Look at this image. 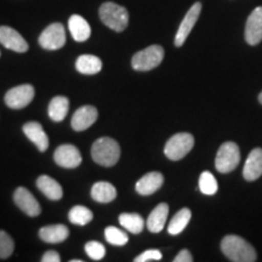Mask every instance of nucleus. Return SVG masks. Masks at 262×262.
Returning <instances> with one entry per match:
<instances>
[{
    "label": "nucleus",
    "instance_id": "obj_27",
    "mask_svg": "<svg viewBox=\"0 0 262 262\" xmlns=\"http://www.w3.org/2000/svg\"><path fill=\"white\" fill-rule=\"evenodd\" d=\"M119 224L126 231L134 234H139L145 227V221L139 214H122L119 216Z\"/></svg>",
    "mask_w": 262,
    "mask_h": 262
},
{
    "label": "nucleus",
    "instance_id": "obj_21",
    "mask_svg": "<svg viewBox=\"0 0 262 262\" xmlns=\"http://www.w3.org/2000/svg\"><path fill=\"white\" fill-rule=\"evenodd\" d=\"M37 187L50 201H60L63 195V191H62L60 183L48 175L39 176L37 180Z\"/></svg>",
    "mask_w": 262,
    "mask_h": 262
},
{
    "label": "nucleus",
    "instance_id": "obj_32",
    "mask_svg": "<svg viewBox=\"0 0 262 262\" xmlns=\"http://www.w3.org/2000/svg\"><path fill=\"white\" fill-rule=\"evenodd\" d=\"M162 260V253L157 249H150V250H146L139 256L135 257V262H148V261H159Z\"/></svg>",
    "mask_w": 262,
    "mask_h": 262
},
{
    "label": "nucleus",
    "instance_id": "obj_35",
    "mask_svg": "<svg viewBox=\"0 0 262 262\" xmlns=\"http://www.w3.org/2000/svg\"><path fill=\"white\" fill-rule=\"evenodd\" d=\"M258 101H260V103L262 104V91L260 93V95H258Z\"/></svg>",
    "mask_w": 262,
    "mask_h": 262
},
{
    "label": "nucleus",
    "instance_id": "obj_5",
    "mask_svg": "<svg viewBox=\"0 0 262 262\" xmlns=\"http://www.w3.org/2000/svg\"><path fill=\"white\" fill-rule=\"evenodd\" d=\"M194 146V137L188 133H179L170 137L165 147L164 155L170 160H180L191 152Z\"/></svg>",
    "mask_w": 262,
    "mask_h": 262
},
{
    "label": "nucleus",
    "instance_id": "obj_1",
    "mask_svg": "<svg viewBox=\"0 0 262 262\" xmlns=\"http://www.w3.org/2000/svg\"><path fill=\"white\" fill-rule=\"evenodd\" d=\"M221 250L228 260L233 262L256 261V251L253 245L238 235H226L221 242Z\"/></svg>",
    "mask_w": 262,
    "mask_h": 262
},
{
    "label": "nucleus",
    "instance_id": "obj_25",
    "mask_svg": "<svg viewBox=\"0 0 262 262\" xmlns=\"http://www.w3.org/2000/svg\"><path fill=\"white\" fill-rule=\"evenodd\" d=\"M192 217V212L188 208H183L179 212H176V215L173 216L170 221L168 232L171 235H178L183 232V229L187 227Z\"/></svg>",
    "mask_w": 262,
    "mask_h": 262
},
{
    "label": "nucleus",
    "instance_id": "obj_13",
    "mask_svg": "<svg viewBox=\"0 0 262 262\" xmlns=\"http://www.w3.org/2000/svg\"><path fill=\"white\" fill-rule=\"evenodd\" d=\"M245 40L249 45H257L262 40V6L249 15L245 25Z\"/></svg>",
    "mask_w": 262,
    "mask_h": 262
},
{
    "label": "nucleus",
    "instance_id": "obj_33",
    "mask_svg": "<svg viewBox=\"0 0 262 262\" xmlns=\"http://www.w3.org/2000/svg\"><path fill=\"white\" fill-rule=\"evenodd\" d=\"M192 261H193V256L187 249H183V250L180 251V253L176 255V257L173 258V262H192Z\"/></svg>",
    "mask_w": 262,
    "mask_h": 262
},
{
    "label": "nucleus",
    "instance_id": "obj_10",
    "mask_svg": "<svg viewBox=\"0 0 262 262\" xmlns=\"http://www.w3.org/2000/svg\"><path fill=\"white\" fill-rule=\"evenodd\" d=\"M0 44L9 50L19 54H24L29 48L25 38L16 29L8 26H0Z\"/></svg>",
    "mask_w": 262,
    "mask_h": 262
},
{
    "label": "nucleus",
    "instance_id": "obj_6",
    "mask_svg": "<svg viewBox=\"0 0 262 262\" xmlns=\"http://www.w3.org/2000/svg\"><path fill=\"white\" fill-rule=\"evenodd\" d=\"M241 162V152L237 143L228 141L225 142L217 150L215 159V166L219 172L227 173L233 171Z\"/></svg>",
    "mask_w": 262,
    "mask_h": 262
},
{
    "label": "nucleus",
    "instance_id": "obj_17",
    "mask_svg": "<svg viewBox=\"0 0 262 262\" xmlns=\"http://www.w3.org/2000/svg\"><path fill=\"white\" fill-rule=\"evenodd\" d=\"M24 133L40 152H45L49 148V137L38 122L26 123L24 125Z\"/></svg>",
    "mask_w": 262,
    "mask_h": 262
},
{
    "label": "nucleus",
    "instance_id": "obj_19",
    "mask_svg": "<svg viewBox=\"0 0 262 262\" xmlns=\"http://www.w3.org/2000/svg\"><path fill=\"white\" fill-rule=\"evenodd\" d=\"M70 235V229L64 225H50L45 226L39 231V237L45 243L57 244L64 242Z\"/></svg>",
    "mask_w": 262,
    "mask_h": 262
},
{
    "label": "nucleus",
    "instance_id": "obj_20",
    "mask_svg": "<svg viewBox=\"0 0 262 262\" xmlns=\"http://www.w3.org/2000/svg\"><path fill=\"white\" fill-rule=\"evenodd\" d=\"M169 215V205L166 203H160L153 209L148 219H147V228L152 233H159L165 226L166 219Z\"/></svg>",
    "mask_w": 262,
    "mask_h": 262
},
{
    "label": "nucleus",
    "instance_id": "obj_12",
    "mask_svg": "<svg viewBox=\"0 0 262 262\" xmlns=\"http://www.w3.org/2000/svg\"><path fill=\"white\" fill-rule=\"evenodd\" d=\"M14 202L26 215L31 216V217H35V216L40 215V205H39L37 199L34 198V195L27 188L18 187L16 189L14 193Z\"/></svg>",
    "mask_w": 262,
    "mask_h": 262
},
{
    "label": "nucleus",
    "instance_id": "obj_18",
    "mask_svg": "<svg viewBox=\"0 0 262 262\" xmlns=\"http://www.w3.org/2000/svg\"><path fill=\"white\" fill-rule=\"evenodd\" d=\"M68 28H70L72 38L78 42L86 41L91 35L90 25L80 15L71 16L70 19H68Z\"/></svg>",
    "mask_w": 262,
    "mask_h": 262
},
{
    "label": "nucleus",
    "instance_id": "obj_23",
    "mask_svg": "<svg viewBox=\"0 0 262 262\" xmlns=\"http://www.w3.org/2000/svg\"><path fill=\"white\" fill-rule=\"evenodd\" d=\"M68 110H70V100L64 96H56L49 103L48 113L51 120L58 123L67 117Z\"/></svg>",
    "mask_w": 262,
    "mask_h": 262
},
{
    "label": "nucleus",
    "instance_id": "obj_15",
    "mask_svg": "<svg viewBox=\"0 0 262 262\" xmlns=\"http://www.w3.org/2000/svg\"><path fill=\"white\" fill-rule=\"evenodd\" d=\"M164 183V176L158 171H152L142 176L136 182V192L141 195H150L162 187Z\"/></svg>",
    "mask_w": 262,
    "mask_h": 262
},
{
    "label": "nucleus",
    "instance_id": "obj_7",
    "mask_svg": "<svg viewBox=\"0 0 262 262\" xmlns=\"http://www.w3.org/2000/svg\"><path fill=\"white\" fill-rule=\"evenodd\" d=\"M39 45L45 50H58L66 44V32L63 25L55 22L48 26L39 35Z\"/></svg>",
    "mask_w": 262,
    "mask_h": 262
},
{
    "label": "nucleus",
    "instance_id": "obj_28",
    "mask_svg": "<svg viewBox=\"0 0 262 262\" xmlns=\"http://www.w3.org/2000/svg\"><path fill=\"white\" fill-rule=\"evenodd\" d=\"M104 237H106L108 243L116 245V247H123L129 241V237L125 232L123 229L114 227V226H110L104 229Z\"/></svg>",
    "mask_w": 262,
    "mask_h": 262
},
{
    "label": "nucleus",
    "instance_id": "obj_34",
    "mask_svg": "<svg viewBox=\"0 0 262 262\" xmlns=\"http://www.w3.org/2000/svg\"><path fill=\"white\" fill-rule=\"evenodd\" d=\"M41 261L42 262H60L61 257H60V254H58L57 251L50 250V251H47V253L42 255Z\"/></svg>",
    "mask_w": 262,
    "mask_h": 262
},
{
    "label": "nucleus",
    "instance_id": "obj_16",
    "mask_svg": "<svg viewBox=\"0 0 262 262\" xmlns=\"http://www.w3.org/2000/svg\"><path fill=\"white\" fill-rule=\"evenodd\" d=\"M262 175V149L255 148L245 160L243 176L247 181H255Z\"/></svg>",
    "mask_w": 262,
    "mask_h": 262
},
{
    "label": "nucleus",
    "instance_id": "obj_30",
    "mask_svg": "<svg viewBox=\"0 0 262 262\" xmlns=\"http://www.w3.org/2000/svg\"><path fill=\"white\" fill-rule=\"evenodd\" d=\"M14 239L5 231H0V258H8L14 253Z\"/></svg>",
    "mask_w": 262,
    "mask_h": 262
},
{
    "label": "nucleus",
    "instance_id": "obj_11",
    "mask_svg": "<svg viewBox=\"0 0 262 262\" xmlns=\"http://www.w3.org/2000/svg\"><path fill=\"white\" fill-rule=\"evenodd\" d=\"M54 159L57 165L64 169L78 168L81 163L79 149L73 145H62L55 150Z\"/></svg>",
    "mask_w": 262,
    "mask_h": 262
},
{
    "label": "nucleus",
    "instance_id": "obj_29",
    "mask_svg": "<svg viewBox=\"0 0 262 262\" xmlns=\"http://www.w3.org/2000/svg\"><path fill=\"white\" fill-rule=\"evenodd\" d=\"M217 188L219 186L215 176L209 171L202 172L201 178H199V189L203 194L214 195L217 192Z\"/></svg>",
    "mask_w": 262,
    "mask_h": 262
},
{
    "label": "nucleus",
    "instance_id": "obj_4",
    "mask_svg": "<svg viewBox=\"0 0 262 262\" xmlns=\"http://www.w3.org/2000/svg\"><path fill=\"white\" fill-rule=\"evenodd\" d=\"M163 58L164 49L160 45H150L134 55L131 66L137 72H148L158 67Z\"/></svg>",
    "mask_w": 262,
    "mask_h": 262
},
{
    "label": "nucleus",
    "instance_id": "obj_31",
    "mask_svg": "<svg viewBox=\"0 0 262 262\" xmlns=\"http://www.w3.org/2000/svg\"><path fill=\"white\" fill-rule=\"evenodd\" d=\"M85 251H86L88 256L95 261L102 260L104 255H106V248L101 243H98V242L94 241L85 244Z\"/></svg>",
    "mask_w": 262,
    "mask_h": 262
},
{
    "label": "nucleus",
    "instance_id": "obj_22",
    "mask_svg": "<svg viewBox=\"0 0 262 262\" xmlns=\"http://www.w3.org/2000/svg\"><path fill=\"white\" fill-rule=\"evenodd\" d=\"M91 196L98 203H110L116 199L117 189L112 183L100 181L95 183L91 188Z\"/></svg>",
    "mask_w": 262,
    "mask_h": 262
},
{
    "label": "nucleus",
    "instance_id": "obj_26",
    "mask_svg": "<svg viewBox=\"0 0 262 262\" xmlns=\"http://www.w3.org/2000/svg\"><path fill=\"white\" fill-rule=\"evenodd\" d=\"M68 219L71 224L75 226H85L94 219V214L90 209L83 205H75L68 212Z\"/></svg>",
    "mask_w": 262,
    "mask_h": 262
},
{
    "label": "nucleus",
    "instance_id": "obj_2",
    "mask_svg": "<svg viewBox=\"0 0 262 262\" xmlns=\"http://www.w3.org/2000/svg\"><path fill=\"white\" fill-rule=\"evenodd\" d=\"M91 157L95 163L110 168V166L116 165L119 160L120 147L116 140L111 137H101L95 141L91 147Z\"/></svg>",
    "mask_w": 262,
    "mask_h": 262
},
{
    "label": "nucleus",
    "instance_id": "obj_24",
    "mask_svg": "<svg viewBox=\"0 0 262 262\" xmlns=\"http://www.w3.org/2000/svg\"><path fill=\"white\" fill-rule=\"evenodd\" d=\"M75 68L81 74H97L102 70V61L94 55H81L77 58Z\"/></svg>",
    "mask_w": 262,
    "mask_h": 262
},
{
    "label": "nucleus",
    "instance_id": "obj_36",
    "mask_svg": "<svg viewBox=\"0 0 262 262\" xmlns=\"http://www.w3.org/2000/svg\"><path fill=\"white\" fill-rule=\"evenodd\" d=\"M71 262H83V260H71Z\"/></svg>",
    "mask_w": 262,
    "mask_h": 262
},
{
    "label": "nucleus",
    "instance_id": "obj_3",
    "mask_svg": "<svg viewBox=\"0 0 262 262\" xmlns=\"http://www.w3.org/2000/svg\"><path fill=\"white\" fill-rule=\"evenodd\" d=\"M100 18L108 28L113 29L114 32H123L129 25V12L122 5H118L116 3L107 2L101 5Z\"/></svg>",
    "mask_w": 262,
    "mask_h": 262
},
{
    "label": "nucleus",
    "instance_id": "obj_9",
    "mask_svg": "<svg viewBox=\"0 0 262 262\" xmlns=\"http://www.w3.org/2000/svg\"><path fill=\"white\" fill-rule=\"evenodd\" d=\"M202 12V4L201 3H195L191 6V9L188 10V12L186 14L185 17H183L181 25L178 29V33L175 35V47H182L185 44L186 39L188 38L189 33L192 32L193 27H194L196 21H198L199 16H201Z\"/></svg>",
    "mask_w": 262,
    "mask_h": 262
},
{
    "label": "nucleus",
    "instance_id": "obj_14",
    "mask_svg": "<svg viewBox=\"0 0 262 262\" xmlns=\"http://www.w3.org/2000/svg\"><path fill=\"white\" fill-rule=\"evenodd\" d=\"M97 117V110L94 106H83L74 112L71 125L75 131H84L96 122Z\"/></svg>",
    "mask_w": 262,
    "mask_h": 262
},
{
    "label": "nucleus",
    "instance_id": "obj_8",
    "mask_svg": "<svg viewBox=\"0 0 262 262\" xmlns=\"http://www.w3.org/2000/svg\"><path fill=\"white\" fill-rule=\"evenodd\" d=\"M34 95V88L31 84H24L10 89L5 94L4 100L6 106L12 108V110H22L32 102Z\"/></svg>",
    "mask_w": 262,
    "mask_h": 262
}]
</instances>
